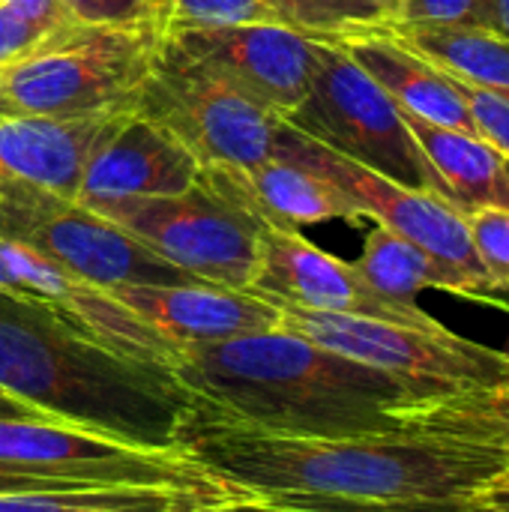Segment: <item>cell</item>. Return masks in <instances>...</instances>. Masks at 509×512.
I'll return each mask as SVG.
<instances>
[{"label":"cell","mask_w":509,"mask_h":512,"mask_svg":"<svg viewBox=\"0 0 509 512\" xmlns=\"http://www.w3.org/2000/svg\"><path fill=\"white\" fill-rule=\"evenodd\" d=\"M249 294L309 312L357 315L423 330L444 327L423 306L378 294L354 264L318 249L297 228L267 222H261V258Z\"/></svg>","instance_id":"cell-12"},{"label":"cell","mask_w":509,"mask_h":512,"mask_svg":"<svg viewBox=\"0 0 509 512\" xmlns=\"http://www.w3.org/2000/svg\"><path fill=\"white\" fill-rule=\"evenodd\" d=\"M354 267L378 294L399 303H417L420 291H447L453 297L489 306L483 288L378 222L369 231L363 255L354 261Z\"/></svg>","instance_id":"cell-21"},{"label":"cell","mask_w":509,"mask_h":512,"mask_svg":"<svg viewBox=\"0 0 509 512\" xmlns=\"http://www.w3.org/2000/svg\"><path fill=\"white\" fill-rule=\"evenodd\" d=\"M0 240L27 246L105 291L120 285H201L111 219L42 189L0 192Z\"/></svg>","instance_id":"cell-8"},{"label":"cell","mask_w":509,"mask_h":512,"mask_svg":"<svg viewBox=\"0 0 509 512\" xmlns=\"http://www.w3.org/2000/svg\"><path fill=\"white\" fill-rule=\"evenodd\" d=\"M210 512H306V510H288V507H270V504H255V501H228V504H219V507H207Z\"/></svg>","instance_id":"cell-37"},{"label":"cell","mask_w":509,"mask_h":512,"mask_svg":"<svg viewBox=\"0 0 509 512\" xmlns=\"http://www.w3.org/2000/svg\"><path fill=\"white\" fill-rule=\"evenodd\" d=\"M0 462L84 486L165 489L204 510L237 501L228 486L177 453H153L54 420H0Z\"/></svg>","instance_id":"cell-10"},{"label":"cell","mask_w":509,"mask_h":512,"mask_svg":"<svg viewBox=\"0 0 509 512\" xmlns=\"http://www.w3.org/2000/svg\"><path fill=\"white\" fill-rule=\"evenodd\" d=\"M45 36L48 33H42L27 15H21L18 9L0 0V69L24 57Z\"/></svg>","instance_id":"cell-31"},{"label":"cell","mask_w":509,"mask_h":512,"mask_svg":"<svg viewBox=\"0 0 509 512\" xmlns=\"http://www.w3.org/2000/svg\"><path fill=\"white\" fill-rule=\"evenodd\" d=\"M468 512H486V510H468Z\"/></svg>","instance_id":"cell-40"},{"label":"cell","mask_w":509,"mask_h":512,"mask_svg":"<svg viewBox=\"0 0 509 512\" xmlns=\"http://www.w3.org/2000/svg\"><path fill=\"white\" fill-rule=\"evenodd\" d=\"M507 168H509V159H507Z\"/></svg>","instance_id":"cell-41"},{"label":"cell","mask_w":509,"mask_h":512,"mask_svg":"<svg viewBox=\"0 0 509 512\" xmlns=\"http://www.w3.org/2000/svg\"><path fill=\"white\" fill-rule=\"evenodd\" d=\"M336 45L411 117L477 135L468 102L453 78L381 30L336 39Z\"/></svg>","instance_id":"cell-19"},{"label":"cell","mask_w":509,"mask_h":512,"mask_svg":"<svg viewBox=\"0 0 509 512\" xmlns=\"http://www.w3.org/2000/svg\"><path fill=\"white\" fill-rule=\"evenodd\" d=\"M201 186H207L228 204L246 210L252 219L279 228H303L363 216L357 201H351L339 186L303 165L276 156L243 174L201 171Z\"/></svg>","instance_id":"cell-18"},{"label":"cell","mask_w":509,"mask_h":512,"mask_svg":"<svg viewBox=\"0 0 509 512\" xmlns=\"http://www.w3.org/2000/svg\"><path fill=\"white\" fill-rule=\"evenodd\" d=\"M273 306L282 315L279 327L396 378L414 399L509 387V351L471 342L447 327L423 330L357 315L309 312L285 303Z\"/></svg>","instance_id":"cell-6"},{"label":"cell","mask_w":509,"mask_h":512,"mask_svg":"<svg viewBox=\"0 0 509 512\" xmlns=\"http://www.w3.org/2000/svg\"><path fill=\"white\" fill-rule=\"evenodd\" d=\"M273 156L303 165L315 171L318 177L330 180L351 201H357L363 216H372L378 225L396 231L399 237L411 240L414 246H420L441 264L453 267L456 273L471 279L477 288H483V294L489 297V306L509 312V288L498 285L486 273L480 252L471 240V231L465 225V213L456 210L447 198L393 183L357 165L354 159L324 147L321 141L303 135L285 120L279 126Z\"/></svg>","instance_id":"cell-11"},{"label":"cell","mask_w":509,"mask_h":512,"mask_svg":"<svg viewBox=\"0 0 509 512\" xmlns=\"http://www.w3.org/2000/svg\"><path fill=\"white\" fill-rule=\"evenodd\" d=\"M273 21L321 42L381 30L390 9L378 0H267Z\"/></svg>","instance_id":"cell-25"},{"label":"cell","mask_w":509,"mask_h":512,"mask_svg":"<svg viewBox=\"0 0 509 512\" xmlns=\"http://www.w3.org/2000/svg\"><path fill=\"white\" fill-rule=\"evenodd\" d=\"M381 33L408 45L438 69L483 87L509 102V39L483 27H405L387 24Z\"/></svg>","instance_id":"cell-23"},{"label":"cell","mask_w":509,"mask_h":512,"mask_svg":"<svg viewBox=\"0 0 509 512\" xmlns=\"http://www.w3.org/2000/svg\"><path fill=\"white\" fill-rule=\"evenodd\" d=\"M198 183V159L168 129L129 108L90 153L75 201L93 207L117 198L180 195Z\"/></svg>","instance_id":"cell-15"},{"label":"cell","mask_w":509,"mask_h":512,"mask_svg":"<svg viewBox=\"0 0 509 512\" xmlns=\"http://www.w3.org/2000/svg\"><path fill=\"white\" fill-rule=\"evenodd\" d=\"M126 309L177 348L228 342L279 330V309L249 291L219 285H120L108 288Z\"/></svg>","instance_id":"cell-16"},{"label":"cell","mask_w":509,"mask_h":512,"mask_svg":"<svg viewBox=\"0 0 509 512\" xmlns=\"http://www.w3.org/2000/svg\"><path fill=\"white\" fill-rule=\"evenodd\" d=\"M177 381L213 411L291 435L402 432L396 378L327 351L285 327L180 348Z\"/></svg>","instance_id":"cell-2"},{"label":"cell","mask_w":509,"mask_h":512,"mask_svg":"<svg viewBox=\"0 0 509 512\" xmlns=\"http://www.w3.org/2000/svg\"><path fill=\"white\" fill-rule=\"evenodd\" d=\"M447 75H450V72H447ZM450 78H453V84L459 87L462 99H465V102H468V108H471V117H474L477 135L509 159V102L507 99H501V96H495V93H489V90H483V87H474V84H468V81H462V78H456V75H450Z\"/></svg>","instance_id":"cell-29"},{"label":"cell","mask_w":509,"mask_h":512,"mask_svg":"<svg viewBox=\"0 0 509 512\" xmlns=\"http://www.w3.org/2000/svg\"><path fill=\"white\" fill-rule=\"evenodd\" d=\"M471 510H486V512H509V465L495 474L477 495Z\"/></svg>","instance_id":"cell-34"},{"label":"cell","mask_w":509,"mask_h":512,"mask_svg":"<svg viewBox=\"0 0 509 512\" xmlns=\"http://www.w3.org/2000/svg\"><path fill=\"white\" fill-rule=\"evenodd\" d=\"M0 390L54 423L177 453L192 393L174 372L114 354L51 309L0 291Z\"/></svg>","instance_id":"cell-3"},{"label":"cell","mask_w":509,"mask_h":512,"mask_svg":"<svg viewBox=\"0 0 509 512\" xmlns=\"http://www.w3.org/2000/svg\"><path fill=\"white\" fill-rule=\"evenodd\" d=\"M69 489H99V486L45 477V474H33L27 468L0 462V495H9V492H69Z\"/></svg>","instance_id":"cell-32"},{"label":"cell","mask_w":509,"mask_h":512,"mask_svg":"<svg viewBox=\"0 0 509 512\" xmlns=\"http://www.w3.org/2000/svg\"><path fill=\"white\" fill-rule=\"evenodd\" d=\"M159 42L156 24L69 21L0 69V114L75 120L129 111Z\"/></svg>","instance_id":"cell-4"},{"label":"cell","mask_w":509,"mask_h":512,"mask_svg":"<svg viewBox=\"0 0 509 512\" xmlns=\"http://www.w3.org/2000/svg\"><path fill=\"white\" fill-rule=\"evenodd\" d=\"M465 225L471 231V240L480 252V261L486 273L509 288V210L498 207H480L465 213Z\"/></svg>","instance_id":"cell-28"},{"label":"cell","mask_w":509,"mask_h":512,"mask_svg":"<svg viewBox=\"0 0 509 512\" xmlns=\"http://www.w3.org/2000/svg\"><path fill=\"white\" fill-rule=\"evenodd\" d=\"M378 3H384V6H387V9L393 12V3H396V0H378Z\"/></svg>","instance_id":"cell-38"},{"label":"cell","mask_w":509,"mask_h":512,"mask_svg":"<svg viewBox=\"0 0 509 512\" xmlns=\"http://www.w3.org/2000/svg\"><path fill=\"white\" fill-rule=\"evenodd\" d=\"M0 420H48V417L0 390Z\"/></svg>","instance_id":"cell-35"},{"label":"cell","mask_w":509,"mask_h":512,"mask_svg":"<svg viewBox=\"0 0 509 512\" xmlns=\"http://www.w3.org/2000/svg\"><path fill=\"white\" fill-rule=\"evenodd\" d=\"M396 423L411 435H429L509 456V387L441 399L411 396L396 405Z\"/></svg>","instance_id":"cell-22"},{"label":"cell","mask_w":509,"mask_h":512,"mask_svg":"<svg viewBox=\"0 0 509 512\" xmlns=\"http://www.w3.org/2000/svg\"><path fill=\"white\" fill-rule=\"evenodd\" d=\"M198 282L249 291L261 258V222L207 186L180 195L117 198L90 207Z\"/></svg>","instance_id":"cell-9"},{"label":"cell","mask_w":509,"mask_h":512,"mask_svg":"<svg viewBox=\"0 0 509 512\" xmlns=\"http://www.w3.org/2000/svg\"><path fill=\"white\" fill-rule=\"evenodd\" d=\"M3 3H9L12 9H18L21 15H27L42 33H54L57 27H63V24L72 21L60 0H3Z\"/></svg>","instance_id":"cell-33"},{"label":"cell","mask_w":509,"mask_h":512,"mask_svg":"<svg viewBox=\"0 0 509 512\" xmlns=\"http://www.w3.org/2000/svg\"><path fill=\"white\" fill-rule=\"evenodd\" d=\"M168 39L282 120L309 96L321 51V39L282 24L189 27Z\"/></svg>","instance_id":"cell-14"},{"label":"cell","mask_w":509,"mask_h":512,"mask_svg":"<svg viewBox=\"0 0 509 512\" xmlns=\"http://www.w3.org/2000/svg\"><path fill=\"white\" fill-rule=\"evenodd\" d=\"M150 18L162 36L189 27L276 24L267 0H150Z\"/></svg>","instance_id":"cell-26"},{"label":"cell","mask_w":509,"mask_h":512,"mask_svg":"<svg viewBox=\"0 0 509 512\" xmlns=\"http://www.w3.org/2000/svg\"><path fill=\"white\" fill-rule=\"evenodd\" d=\"M285 123L393 183L447 198L402 108L336 42H321L312 90Z\"/></svg>","instance_id":"cell-7"},{"label":"cell","mask_w":509,"mask_h":512,"mask_svg":"<svg viewBox=\"0 0 509 512\" xmlns=\"http://www.w3.org/2000/svg\"><path fill=\"white\" fill-rule=\"evenodd\" d=\"M201 504L165 489H69V492H9L0 512H189Z\"/></svg>","instance_id":"cell-24"},{"label":"cell","mask_w":509,"mask_h":512,"mask_svg":"<svg viewBox=\"0 0 509 512\" xmlns=\"http://www.w3.org/2000/svg\"><path fill=\"white\" fill-rule=\"evenodd\" d=\"M78 24H153L150 0H60Z\"/></svg>","instance_id":"cell-30"},{"label":"cell","mask_w":509,"mask_h":512,"mask_svg":"<svg viewBox=\"0 0 509 512\" xmlns=\"http://www.w3.org/2000/svg\"><path fill=\"white\" fill-rule=\"evenodd\" d=\"M489 30L509 39V0H489Z\"/></svg>","instance_id":"cell-36"},{"label":"cell","mask_w":509,"mask_h":512,"mask_svg":"<svg viewBox=\"0 0 509 512\" xmlns=\"http://www.w3.org/2000/svg\"><path fill=\"white\" fill-rule=\"evenodd\" d=\"M168 129L201 171H252L273 159L282 117L246 96L225 75L162 36L153 66L132 105Z\"/></svg>","instance_id":"cell-5"},{"label":"cell","mask_w":509,"mask_h":512,"mask_svg":"<svg viewBox=\"0 0 509 512\" xmlns=\"http://www.w3.org/2000/svg\"><path fill=\"white\" fill-rule=\"evenodd\" d=\"M0 291L51 309L60 321L114 354H123L144 366L177 372V345H171L147 321H141L132 309L111 297V291L60 270L27 246L0 240Z\"/></svg>","instance_id":"cell-13"},{"label":"cell","mask_w":509,"mask_h":512,"mask_svg":"<svg viewBox=\"0 0 509 512\" xmlns=\"http://www.w3.org/2000/svg\"><path fill=\"white\" fill-rule=\"evenodd\" d=\"M174 450L243 501L306 512H468L509 465L504 453L411 432H273L195 396Z\"/></svg>","instance_id":"cell-1"},{"label":"cell","mask_w":509,"mask_h":512,"mask_svg":"<svg viewBox=\"0 0 509 512\" xmlns=\"http://www.w3.org/2000/svg\"><path fill=\"white\" fill-rule=\"evenodd\" d=\"M387 24L489 30V0H396Z\"/></svg>","instance_id":"cell-27"},{"label":"cell","mask_w":509,"mask_h":512,"mask_svg":"<svg viewBox=\"0 0 509 512\" xmlns=\"http://www.w3.org/2000/svg\"><path fill=\"white\" fill-rule=\"evenodd\" d=\"M120 114L75 120L0 114V192L42 189L75 198L90 153Z\"/></svg>","instance_id":"cell-17"},{"label":"cell","mask_w":509,"mask_h":512,"mask_svg":"<svg viewBox=\"0 0 509 512\" xmlns=\"http://www.w3.org/2000/svg\"><path fill=\"white\" fill-rule=\"evenodd\" d=\"M189 512H210V510H189Z\"/></svg>","instance_id":"cell-39"},{"label":"cell","mask_w":509,"mask_h":512,"mask_svg":"<svg viewBox=\"0 0 509 512\" xmlns=\"http://www.w3.org/2000/svg\"><path fill=\"white\" fill-rule=\"evenodd\" d=\"M405 114V111H402ZM405 123L417 144L423 147L426 159L438 171L447 186V201L462 210L498 207L509 210V168L507 156L486 144L480 135L432 126L405 114Z\"/></svg>","instance_id":"cell-20"}]
</instances>
